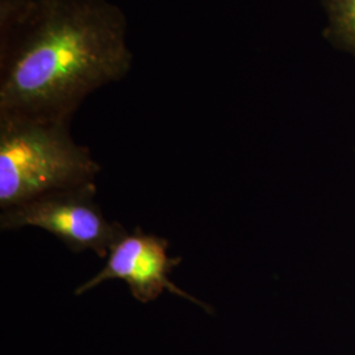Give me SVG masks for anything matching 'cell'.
<instances>
[{
    "label": "cell",
    "instance_id": "1",
    "mask_svg": "<svg viewBox=\"0 0 355 355\" xmlns=\"http://www.w3.org/2000/svg\"><path fill=\"white\" fill-rule=\"evenodd\" d=\"M0 24V119L70 123L133 64L125 15L110 0H26Z\"/></svg>",
    "mask_w": 355,
    "mask_h": 355
},
{
    "label": "cell",
    "instance_id": "2",
    "mask_svg": "<svg viewBox=\"0 0 355 355\" xmlns=\"http://www.w3.org/2000/svg\"><path fill=\"white\" fill-rule=\"evenodd\" d=\"M67 121L0 119V209L95 184L101 165Z\"/></svg>",
    "mask_w": 355,
    "mask_h": 355
},
{
    "label": "cell",
    "instance_id": "3",
    "mask_svg": "<svg viewBox=\"0 0 355 355\" xmlns=\"http://www.w3.org/2000/svg\"><path fill=\"white\" fill-rule=\"evenodd\" d=\"M96 186L58 191L19 204L0 214L1 230L44 229L74 254L91 250L107 258L114 241L127 230L110 223L95 202Z\"/></svg>",
    "mask_w": 355,
    "mask_h": 355
},
{
    "label": "cell",
    "instance_id": "4",
    "mask_svg": "<svg viewBox=\"0 0 355 355\" xmlns=\"http://www.w3.org/2000/svg\"><path fill=\"white\" fill-rule=\"evenodd\" d=\"M168 241L140 228L125 230L111 246L102 270L91 279L78 286L76 296H82L107 280H123L132 296L140 303H150L165 291L171 292L193 304L209 311L208 305L189 292L180 290L168 275L180 265L182 258L168 253Z\"/></svg>",
    "mask_w": 355,
    "mask_h": 355
},
{
    "label": "cell",
    "instance_id": "5",
    "mask_svg": "<svg viewBox=\"0 0 355 355\" xmlns=\"http://www.w3.org/2000/svg\"><path fill=\"white\" fill-rule=\"evenodd\" d=\"M328 26L325 37L330 42L355 55V0H322Z\"/></svg>",
    "mask_w": 355,
    "mask_h": 355
}]
</instances>
